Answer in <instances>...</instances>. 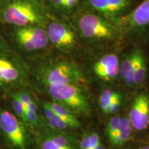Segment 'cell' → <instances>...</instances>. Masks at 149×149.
Segmentation results:
<instances>
[{"mask_svg": "<svg viewBox=\"0 0 149 149\" xmlns=\"http://www.w3.org/2000/svg\"><path fill=\"white\" fill-rule=\"evenodd\" d=\"M48 92L57 102L64 106L74 115L89 116L91 104L79 86L57 84L47 86Z\"/></svg>", "mask_w": 149, "mask_h": 149, "instance_id": "1", "label": "cell"}, {"mask_svg": "<svg viewBox=\"0 0 149 149\" xmlns=\"http://www.w3.org/2000/svg\"><path fill=\"white\" fill-rule=\"evenodd\" d=\"M42 79L46 86L57 84L79 85L84 81L77 65L72 62L61 61L46 68L42 72Z\"/></svg>", "mask_w": 149, "mask_h": 149, "instance_id": "2", "label": "cell"}, {"mask_svg": "<svg viewBox=\"0 0 149 149\" xmlns=\"http://www.w3.org/2000/svg\"><path fill=\"white\" fill-rule=\"evenodd\" d=\"M5 21L19 26H27L40 22V15L29 3L21 1L11 3L3 12Z\"/></svg>", "mask_w": 149, "mask_h": 149, "instance_id": "3", "label": "cell"}, {"mask_svg": "<svg viewBox=\"0 0 149 149\" xmlns=\"http://www.w3.org/2000/svg\"><path fill=\"white\" fill-rule=\"evenodd\" d=\"M79 26L83 35L87 38L106 40L111 39L115 35V31L111 24L95 15H83L80 18Z\"/></svg>", "mask_w": 149, "mask_h": 149, "instance_id": "4", "label": "cell"}, {"mask_svg": "<svg viewBox=\"0 0 149 149\" xmlns=\"http://www.w3.org/2000/svg\"><path fill=\"white\" fill-rule=\"evenodd\" d=\"M17 40L28 51H34L45 48L48 44L47 32L41 28L24 26L16 33Z\"/></svg>", "mask_w": 149, "mask_h": 149, "instance_id": "5", "label": "cell"}, {"mask_svg": "<svg viewBox=\"0 0 149 149\" xmlns=\"http://www.w3.org/2000/svg\"><path fill=\"white\" fill-rule=\"evenodd\" d=\"M0 127L14 146L25 149V131L21 123L13 113L7 111L0 113Z\"/></svg>", "mask_w": 149, "mask_h": 149, "instance_id": "6", "label": "cell"}, {"mask_svg": "<svg viewBox=\"0 0 149 149\" xmlns=\"http://www.w3.org/2000/svg\"><path fill=\"white\" fill-rule=\"evenodd\" d=\"M129 120L133 128L137 130L149 126V96L139 94L134 100L129 113Z\"/></svg>", "mask_w": 149, "mask_h": 149, "instance_id": "7", "label": "cell"}, {"mask_svg": "<svg viewBox=\"0 0 149 149\" xmlns=\"http://www.w3.org/2000/svg\"><path fill=\"white\" fill-rule=\"evenodd\" d=\"M48 40L59 48H68L74 43V33L64 24L53 22L49 25L47 31Z\"/></svg>", "mask_w": 149, "mask_h": 149, "instance_id": "8", "label": "cell"}, {"mask_svg": "<svg viewBox=\"0 0 149 149\" xmlns=\"http://www.w3.org/2000/svg\"><path fill=\"white\" fill-rule=\"evenodd\" d=\"M120 66L118 57L113 54H109L97 61L94 71L100 79L110 81L115 79L120 73Z\"/></svg>", "mask_w": 149, "mask_h": 149, "instance_id": "9", "label": "cell"}, {"mask_svg": "<svg viewBox=\"0 0 149 149\" xmlns=\"http://www.w3.org/2000/svg\"><path fill=\"white\" fill-rule=\"evenodd\" d=\"M93 8L107 15H114L128 6L127 0H88Z\"/></svg>", "mask_w": 149, "mask_h": 149, "instance_id": "10", "label": "cell"}, {"mask_svg": "<svg viewBox=\"0 0 149 149\" xmlns=\"http://www.w3.org/2000/svg\"><path fill=\"white\" fill-rule=\"evenodd\" d=\"M130 23L139 28L149 26V0H145L135 9L130 15Z\"/></svg>", "mask_w": 149, "mask_h": 149, "instance_id": "11", "label": "cell"}, {"mask_svg": "<svg viewBox=\"0 0 149 149\" xmlns=\"http://www.w3.org/2000/svg\"><path fill=\"white\" fill-rule=\"evenodd\" d=\"M47 104L55 114L66 122L70 128H79L81 126V124L75 115L64 106L58 102H49Z\"/></svg>", "mask_w": 149, "mask_h": 149, "instance_id": "12", "label": "cell"}, {"mask_svg": "<svg viewBox=\"0 0 149 149\" xmlns=\"http://www.w3.org/2000/svg\"><path fill=\"white\" fill-rule=\"evenodd\" d=\"M19 71L10 61L0 58V81L12 82L18 79Z\"/></svg>", "mask_w": 149, "mask_h": 149, "instance_id": "13", "label": "cell"}, {"mask_svg": "<svg viewBox=\"0 0 149 149\" xmlns=\"http://www.w3.org/2000/svg\"><path fill=\"white\" fill-rule=\"evenodd\" d=\"M132 128L133 126L130 124L128 117H125L121 118L119 135L111 144L115 146H121L124 145L131 136Z\"/></svg>", "mask_w": 149, "mask_h": 149, "instance_id": "14", "label": "cell"}, {"mask_svg": "<svg viewBox=\"0 0 149 149\" xmlns=\"http://www.w3.org/2000/svg\"><path fill=\"white\" fill-rule=\"evenodd\" d=\"M122 97L121 95L117 92L112 90H105L102 92L99 100V104L102 111L106 109L112 102H113L117 99Z\"/></svg>", "mask_w": 149, "mask_h": 149, "instance_id": "15", "label": "cell"}, {"mask_svg": "<svg viewBox=\"0 0 149 149\" xmlns=\"http://www.w3.org/2000/svg\"><path fill=\"white\" fill-rule=\"evenodd\" d=\"M120 120L121 118L119 116H115L110 119L108 122L107 126V135L111 143L119 135Z\"/></svg>", "mask_w": 149, "mask_h": 149, "instance_id": "16", "label": "cell"}, {"mask_svg": "<svg viewBox=\"0 0 149 149\" xmlns=\"http://www.w3.org/2000/svg\"><path fill=\"white\" fill-rule=\"evenodd\" d=\"M100 143V136L97 133H90L82 137L79 143V149H93Z\"/></svg>", "mask_w": 149, "mask_h": 149, "instance_id": "17", "label": "cell"}, {"mask_svg": "<svg viewBox=\"0 0 149 149\" xmlns=\"http://www.w3.org/2000/svg\"><path fill=\"white\" fill-rule=\"evenodd\" d=\"M147 74V64L144 56L143 55L139 61V65L137 66L135 72V79H134V85L140 86L144 83L146 79Z\"/></svg>", "mask_w": 149, "mask_h": 149, "instance_id": "18", "label": "cell"}, {"mask_svg": "<svg viewBox=\"0 0 149 149\" xmlns=\"http://www.w3.org/2000/svg\"><path fill=\"white\" fill-rule=\"evenodd\" d=\"M37 106L34 102L26 108V123L33 126H37L39 124V117L37 115Z\"/></svg>", "mask_w": 149, "mask_h": 149, "instance_id": "19", "label": "cell"}, {"mask_svg": "<svg viewBox=\"0 0 149 149\" xmlns=\"http://www.w3.org/2000/svg\"><path fill=\"white\" fill-rule=\"evenodd\" d=\"M139 51H136L134 52L133 53L130 54V55H128L126 58L124 59V61H123L122 64L120 66V77L122 79H124L126 77V74H127L128 72L129 71L132 66H133L134 62L136 60V58L137 57V54H138Z\"/></svg>", "mask_w": 149, "mask_h": 149, "instance_id": "20", "label": "cell"}, {"mask_svg": "<svg viewBox=\"0 0 149 149\" xmlns=\"http://www.w3.org/2000/svg\"><path fill=\"white\" fill-rule=\"evenodd\" d=\"M47 123L50 127L55 130H64L67 129V128H70L66 122H64L62 119L60 118L55 113L51 118L47 119Z\"/></svg>", "mask_w": 149, "mask_h": 149, "instance_id": "21", "label": "cell"}, {"mask_svg": "<svg viewBox=\"0 0 149 149\" xmlns=\"http://www.w3.org/2000/svg\"><path fill=\"white\" fill-rule=\"evenodd\" d=\"M144 55L140 51H138V54H137V57L136 58V60L134 62L133 66H132L129 71L128 72L127 74H126V77L124 78V81H125L126 84L127 86H132L134 84V79H135V72L137 70V66H138L139 61L141 58V57Z\"/></svg>", "mask_w": 149, "mask_h": 149, "instance_id": "22", "label": "cell"}, {"mask_svg": "<svg viewBox=\"0 0 149 149\" xmlns=\"http://www.w3.org/2000/svg\"><path fill=\"white\" fill-rule=\"evenodd\" d=\"M13 107L14 111L15 113L18 115L19 118H21L24 122H26V107L22 102L19 100L17 95H15L13 98Z\"/></svg>", "mask_w": 149, "mask_h": 149, "instance_id": "23", "label": "cell"}, {"mask_svg": "<svg viewBox=\"0 0 149 149\" xmlns=\"http://www.w3.org/2000/svg\"><path fill=\"white\" fill-rule=\"evenodd\" d=\"M121 104H122V97L117 99L114 102H112L109 106L104 109L103 111L104 113H107V114H111V113H115L120 110L121 107Z\"/></svg>", "mask_w": 149, "mask_h": 149, "instance_id": "24", "label": "cell"}, {"mask_svg": "<svg viewBox=\"0 0 149 149\" xmlns=\"http://www.w3.org/2000/svg\"><path fill=\"white\" fill-rule=\"evenodd\" d=\"M40 148L41 149H66L62 147L58 146L54 143L51 139H50L48 137H44V139L41 141L40 143Z\"/></svg>", "mask_w": 149, "mask_h": 149, "instance_id": "25", "label": "cell"}, {"mask_svg": "<svg viewBox=\"0 0 149 149\" xmlns=\"http://www.w3.org/2000/svg\"><path fill=\"white\" fill-rule=\"evenodd\" d=\"M17 95L18 97L19 98V100L22 102V103L24 104V106H25L26 108L33 101V100H31V97H30L27 93H20Z\"/></svg>", "mask_w": 149, "mask_h": 149, "instance_id": "26", "label": "cell"}, {"mask_svg": "<svg viewBox=\"0 0 149 149\" xmlns=\"http://www.w3.org/2000/svg\"><path fill=\"white\" fill-rule=\"evenodd\" d=\"M79 0H65L64 3H63V6L66 7V8H72L77 4Z\"/></svg>", "mask_w": 149, "mask_h": 149, "instance_id": "27", "label": "cell"}, {"mask_svg": "<svg viewBox=\"0 0 149 149\" xmlns=\"http://www.w3.org/2000/svg\"><path fill=\"white\" fill-rule=\"evenodd\" d=\"M64 1L65 0H51L53 4L57 6H63V3H64Z\"/></svg>", "mask_w": 149, "mask_h": 149, "instance_id": "28", "label": "cell"}, {"mask_svg": "<svg viewBox=\"0 0 149 149\" xmlns=\"http://www.w3.org/2000/svg\"><path fill=\"white\" fill-rule=\"evenodd\" d=\"M93 149H104V146L103 145L100 143V144H99L97 146H96Z\"/></svg>", "mask_w": 149, "mask_h": 149, "instance_id": "29", "label": "cell"}, {"mask_svg": "<svg viewBox=\"0 0 149 149\" xmlns=\"http://www.w3.org/2000/svg\"><path fill=\"white\" fill-rule=\"evenodd\" d=\"M139 149H149V146H144L143 147H141V148H139Z\"/></svg>", "mask_w": 149, "mask_h": 149, "instance_id": "30", "label": "cell"}]
</instances>
